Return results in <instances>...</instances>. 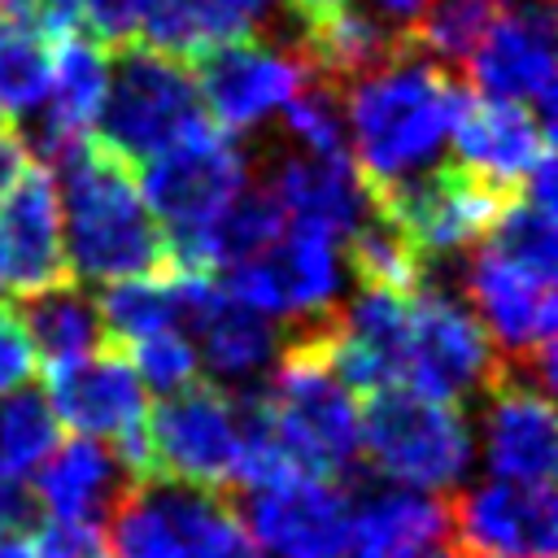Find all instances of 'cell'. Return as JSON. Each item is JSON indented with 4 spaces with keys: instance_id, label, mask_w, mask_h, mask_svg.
Masks as SVG:
<instances>
[{
    "instance_id": "cell-28",
    "label": "cell",
    "mask_w": 558,
    "mask_h": 558,
    "mask_svg": "<svg viewBox=\"0 0 558 558\" xmlns=\"http://www.w3.org/2000/svg\"><path fill=\"white\" fill-rule=\"evenodd\" d=\"M501 0H427L418 22L410 26V39L423 57H432L445 70H462L488 26L497 22Z\"/></svg>"
},
{
    "instance_id": "cell-29",
    "label": "cell",
    "mask_w": 558,
    "mask_h": 558,
    "mask_svg": "<svg viewBox=\"0 0 558 558\" xmlns=\"http://www.w3.org/2000/svg\"><path fill=\"white\" fill-rule=\"evenodd\" d=\"M131 349V371L140 375V384H144V392H161V397H170V392H183V388H192L196 379H201V362H196V349H192V340L174 327V331H157V336H144V340H135V344H126Z\"/></svg>"
},
{
    "instance_id": "cell-24",
    "label": "cell",
    "mask_w": 558,
    "mask_h": 558,
    "mask_svg": "<svg viewBox=\"0 0 558 558\" xmlns=\"http://www.w3.org/2000/svg\"><path fill=\"white\" fill-rule=\"evenodd\" d=\"M100 331L113 344H135L157 331H174L183 323V275L179 270H157V275H135L105 283L96 296Z\"/></svg>"
},
{
    "instance_id": "cell-26",
    "label": "cell",
    "mask_w": 558,
    "mask_h": 558,
    "mask_svg": "<svg viewBox=\"0 0 558 558\" xmlns=\"http://www.w3.org/2000/svg\"><path fill=\"white\" fill-rule=\"evenodd\" d=\"M61 445V423L44 397V388H13L0 392V475L26 480L44 466V458Z\"/></svg>"
},
{
    "instance_id": "cell-8",
    "label": "cell",
    "mask_w": 558,
    "mask_h": 558,
    "mask_svg": "<svg viewBox=\"0 0 558 558\" xmlns=\"http://www.w3.org/2000/svg\"><path fill=\"white\" fill-rule=\"evenodd\" d=\"M506 371V357L480 327V318L458 296L410 292V331H405V366L401 384L440 405H466L488 392V384Z\"/></svg>"
},
{
    "instance_id": "cell-4",
    "label": "cell",
    "mask_w": 558,
    "mask_h": 558,
    "mask_svg": "<svg viewBox=\"0 0 558 558\" xmlns=\"http://www.w3.org/2000/svg\"><path fill=\"white\" fill-rule=\"evenodd\" d=\"M135 183L166 235L170 270L201 275L205 231L248 183V153L222 126L201 122L192 135L148 157L144 170H135Z\"/></svg>"
},
{
    "instance_id": "cell-14",
    "label": "cell",
    "mask_w": 558,
    "mask_h": 558,
    "mask_svg": "<svg viewBox=\"0 0 558 558\" xmlns=\"http://www.w3.org/2000/svg\"><path fill=\"white\" fill-rule=\"evenodd\" d=\"M462 301L497 344V353L514 366H523L532 353L554 344V275L527 270L484 244L466 253V279H462Z\"/></svg>"
},
{
    "instance_id": "cell-9",
    "label": "cell",
    "mask_w": 558,
    "mask_h": 558,
    "mask_svg": "<svg viewBox=\"0 0 558 558\" xmlns=\"http://www.w3.org/2000/svg\"><path fill=\"white\" fill-rule=\"evenodd\" d=\"M144 432H148L153 475L209 493L231 488V471L240 453V414L231 388L196 379L192 388L161 397L144 414Z\"/></svg>"
},
{
    "instance_id": "cell-38",
    "label": "cell",
    "mask_w": 558,
    "mask_h": 558,
    "mask_svg": "<svg viewBox=\"0 0 558 558\" xmlns=\"http://www.w3.org/2000/svg\"><path fill=\"white\" fill-rule=\"evenodd\" d=\"M0 558H35V554H31V536L0 527Z\"/></svg>"
},
{
    "instance_id": "cell-13",
    "label": "cell",
    "mask_w": 558,
    "mask_h": 558,
    "mask_svg": "<svg viewBox=\"0 0 558 558\" xmlns=\"http://www.w3.org/2000/svg\"><path fill=\"white\" fill-rule=\"evenodd\" d=\"M449 541L475 558H554L558 501L554 484L480 480L449 501Z\"/></svg>"
},
{
    "instance_id": "cell-19",
    "label": "cell",
    "mask_w": 558,
    "mask_h": 558,
    "mask_svg": "<svg viewBox=\"0 0 558 558\" xmlns=\"http://www.w3.org/2000/svg\"><path fill=\"white\" fill-rule=\"evenodd\" d=\"M48 405L57 423L87 440H118L144 423L148 397L118 344H100L74 362L48 366Z\"/></svg>"
},
{
    "instance_id": "cell-21",
    "label": "cell",
    "mask_w": 558,
    "mask_h": 558,
    "mask_svg": "<svg viewBox=\"0 0 558 558\" xmlns=\"http://www.w3.org/2000/svg\"><path fill=\"white\" fill-rule=\"evenodd\" d=\"M0 257H4V288L13 296H31L70 279L57 192L44 166H26V174L0 201Z\"/></svg>"
},
{
    "instance_id": "cell-33",
    "label": "cell",
    "mask_w": 558,
    "mask_h": 558,
    "mask_svg": "<svg viewBox=\"0 0 558 558\" xmlns=\"http://www.w3.org/2000/svg\"><path fill=\"white\" fill-rule=\"evenodd\" d=\"M201 9L209 13V26L222 39L262 31V26H279L275 22V0H201Z\"/></svg>"
},
{
    "instance_id": "cell-1",
    "label": "cell",
    "mask_w": 558,
    "mask_h": 558,
    "mask_svg": "<svg viewBox=\"0 0 558 558\" xmlns=\"http://www.w3.org/2000/svg\"><path fill=\"white\" fill-rule=\"evenodd\" d=\"M57 183L61 248L74 283H118L135 275L170 270L166 235L148 214L135 170L105 144L74 140L44 166Z\"/></svg>"
},
{
    "instance_id": "cell-35",
    "label": "cell",
    "mask_w": 558,
    "mask_h": 558,
    "mask_svg": "<svg viewBox=\"0 0 558 558\" xmlns=\"http://www.w3.org/2000/svg\"><path fill=\"white\" fill-rule=\"evenodd\" d=\"M196 558H262V549L248 541V532L240 527V519L231 514L201 549H196Z\"/></svg>"
},
{
    "instance_id": "cell-32",
    "label": "cell",
    "mask_w": 558,
    "mask_h": 558,
    "mask_svg": "<svg viewBox=\"0 0 558 558\" xmlns=\"http://www.w3.org/2000/svg\"><path fill=\"white\" fill-rule=\"evenodd\" d=\"M39 357L17 323V310L13 305H0V392H13L22 384H31Z\"/></svg>"
},
{
    "instance_id": "cell-5",
    "label": "cell",
    "mask_w": 558,
    "mask_h": 558,
    "mask_svg": "<svg viewBox=\"0 0 558 558\" xmlns=\"http://www.w3.org/2000/svg\"><path fill=\"white\" fill-rule=\"evenodd\" d=\"M357 449L384 480L440 497L466 484L475 440L458 405L410 388H379L357 405Z\"/></svg>"
},
{
    "instance_id": "cell-20",
    "label": "cell",
    "mask_w": 558,
    "mask_h": 558,
    "mask_svg": "<svg viewBox=\"0 0 558 558\" xmlns=\"http://www.w3.org/2000/svg\"><path fill=\"white\" fill-rule=\"evenodd\" d=\"M349 501V558H414L440 541H449V501L436 493L375 484L366 471L353 480Z\"/></svg>"
},
{
    "instance_id": "cell-7",
    "label": "cell",
    "mask_w": 558,
    "mask_h": 558,
    "mask_svg": "<svg viewBox=\"0 0 558 558\" xmlns=\"http://www.w3.org/2000/svg\"><path fill=\"white\" fill-rule=\"evenodd\" d=\"M201 109H209L205 118L214 126H222L227 135H244L266 126L270 118H279V109L288 105V96L305 83L310 65L296 48V31L279 35V31H248L222 44H209L205 52H196L187 61Z\"/></svg>"
},
{
    "instance_id": "cell-41",
    "label": "cell",
    "mask_w": 558,
    "mask_h": 558,
    "mask_svg": "<svg viewBox=\"0 0 558 558\" xmlns=\"http://www.w3.org/2000/svg\"><path fill=\"white\" fill-rule=\"evenodd\" d=\"M458 558H475V554H458Z\"/></svg>"
},
{
    "instance_id": "cell-12",
    "label": "cell",
    "mask_w": 558,
    "mask_h": 558,
    "mask_svg": "<svg viewBox=\"0 0 558 558\" xmlns=\"http://www.w3.org/2000/svg\"><path fill=\"white\" fill-rule=\"evenodd\" d=\"M231 501L179 480H135L109 510V558H196L231 519Z\"/></svg>"
},
{
    "instance_id": "cell-16",
    "label": "cell",
    "mask_w": 558,
    "mask_h": 558,
    "mask_svg": "<svg viewBox=\"0 0 558 558\" xmlns=\"http://www.w3.org/2000/svg\"><path fill=\"white\" fill-rule=\"evenodd\" d=\"M235 519L270 558H344L349 497L331 480L292 475L283 484L244 493V510Z\"/></svg>"
},
{
    "instance_id": "cell-3",
    "label": "cell",
    "mask_w": 558,
    "mask_h": 558,
    "mask_svg": "<svg viewBox=\"0 0 558 558\" xmlns=\"http://www.w3.org/2000/svg\"><path fill=\"white\" fill-rule=\"evenodd\" d=\"M318 331H288L279 362L257 384L262 405L292 458L310 480L349 484L362 471L357 449V397L331 375Z\"/></svg>"
},
{
    "instance_id": "cell-25",
    "label": "cell",
    "mask_w": 558,
    "mask_h": 558,
    "mask_svg": "<svg viewBox=\"0 0 558 558\" xmlns=\"http://www.w3.org/2000/svg\"><path fill=\"white\" fill-rule=\"evenodd\" d=\"M52 44L44 31L0 17V122L22 126L48 96Z\"/></svg>"
},
{
    "instance_id": "cell-10",
    "label": "cell",
    "mask_w": 558,
    "mask_h": 558,
    "mask_svg": "<svg viewBox=\"0 0 558 558\" xmlns=\"http://www.w3.org/2000/svg\"><path fill=\"white\" fill-rule=\"evenodd\" d=\"M375 209L423 253H466L484 240L501 209V192L471 179L462 166H427L392 187L371 192Z\"/></svg>"
},
{
    "instance_id": "cell-11",
    "label": "cell",
    "mask_w": 558,
    "mask_h": 558,
    "mask_svg": "<svg viewBox=\"0 0 558 558\" xmlns=\"http://www.w3.org/2000/svg\"><path fill=\"white\" fill-rule=\"evenodd\" d=\"M462 70L484 100L523 105L554 126V0H501L497 22Z\"/></svg>"
},
{
    "instance_id": "cell-22",
    "label": "cell",
    "mask_w": 558,
    "mask_h": 558,
    "mask_svg": "<svg viewBox=\"0 0 558 558\" xmlns=\"http://www.w3.org/2000/svg\"><path fill=\"white\" fill-rule=\"evenodd\" d=\"M135 480L122 471V462L109 445L74 436L44 458V466L35 475V497H39V510H48L52 519L100 523V519H109V510L118 506V497Z\"/></svg>"
},
{
    "instance_id": "cell-18",
    "label": "cell",
    "mask_w": 558,
    "mask_h": 558,
    "mask_svg": "<svg viewBox=\"0 0 558 558\" xmlns=\"http://www.w3.org/2000/svg\"><path fill=\"white\" fill-rule=\"evenodd\" d=\"M549 131L554 126H545L523 105L462 96L458 118L449 126L453 157H458L453 166H462L484 187L514 196L527 183V174L541 166V157H549V140H554Z\"/></svg>"
},
{
    "instance_id": "cell-37",
    "label": "cell",
    "mask_w": 558,
    "mask_h": 558,
    "mask_svg": "<svg viewBox=\"0 0 558 558\" xmlns=\"http://www.w3.org/2000/svg\"><path fill=\"white\" fill-rule=\"evenodd\" d=\"M353 4H357L362 13H371L375 22H384V26L410 35V26L418 22V13H423L427 0H353Z\"/></svg>"
},
{
    "instance_id": "cell-39",
    "label": "cell",
    "mask_w": 558,
    "mask_h": 558,
    "mask_svg": "<svg viewBox=\"0 0 558 558\" xmlns=\"http://www.w3.org/2000/svg\"><path fill=\"white\" fill-rule=\"evenodd\" d=\"M414 558H458V549H453V541H440V545H432V549H423Z\"/></svg>"
},
{
    "instance_id": "cell-31",
    "label": "cell",
    "mask_w": 558,
    "mask_h": 558,
    "mask_svg": "<svg viewBox=\"0 0 558 558\" xmlns=\"http://www.w3.org/2000/svg\"><path fill=\"white\" fill-rule=\"evenodd\" d=\"M148 4L153 0H83L78 17L87 22V31H92V39L100 48H122V44L140 39Z\"/></svg>"
},
{
    "instance_id": "cell-15",
    "label": "cell",
    "mask_w": 558,
    "mask_h": 558,
    "mask_svg": "<svg viewBox=\"0 0 558 558\" xmlns=\"http://www.w3.org/2000/svg\"><path fill=\"white\" fill-rule=\"evenodd\" d=\"M183 323L192 327L196 362L209 366L214 379L240 388H257L283 353L288 331L235 301L214 275H183Z\"/></svg>"
},
{
    "instance_id": "cell-27",
    "label": "cell",
    "mask_w": 558,
    "mask_h": 558,
    "mask_svg": "<svg viewBox=\"0 0 558 558\" xmlns=\"http://www.w3.org/2000/svg\"><path fill=\"white\" fill-rule=\"evenodd\" d=\"M288 148L314 153V157H349V131H344V96L323 74H305V83L288 96L279 109V135Z\"/></svg>"
},
{
    "instance_id": "cell-23",
    "label": "cell",
    "mask_w": 558,
    "mask_h": 558,
    "mask_svg": "<svg viewBox=\"0 0 558 558\" xmlns=\"http://www.w3.org/2000/svg\"><path fill=\"white\" fill-rule=\"evenodd\" d=\"M17 323H22L35 357L48 366L74 362V357L100 349V340H105L96 301L74 279L52 283V288L31 292V296H17Z\"/></svg>"
},
{
    "instance_id": "cell-17",
    "label": "cell",
    "mask_w": 558,
    "mask_h": 558,
    "mask_svg": "<svg viewBox=\"0 0 558 558\" xmlns=\"http://www.w3.org/2000/svg\"><path fill=\"white\" fill-rule=\"evenodd\" d=\"M480 449L493 480L514 484H549L558 466V427L549 392H541L519 366L488 384L480 410Z\"/></svg>"
},
{
    "instance_id": "cell-36",
    "label": "cell",
    "mask_w": 558,
    "mask_h": 558,
    "mask_svg": "<svg viewBox=\"0 0 558 558\" xmlns=\"http://www.w3.org/2000/svg\"><path fill=\"white\" fill-rule=\"evenodd\" d=\"M26 166H31V153H26L22 135H17V126H4V122H0V201H4L9 187L26 174Z\"/></svg>"
},
{
    "instance_id": "cell-6",
    "label": "cell",
    "mask_w": 558,
    "mask_h": 558,
    "mask_svg": "<svg viewBox=\"0 0 558 558\" xmlns=\"http://www.w3.org/2000/svg\"><path fill=\"white\" fill-rule=\"evenodd\" d=\"M205 118L196 83L183 61L153 52L148 44H122L109 57V83L100 113L92 122V140L140 170L148 157L166 153L183 135H192Z\"/></svg>"
},
{
    "instance_id": "cell-34",
    "label": "cell",
    "mask_w": 558,
    "mask_h": 558,
    "mask_svg": "<svg viewBox=\"0 0 558 558\" xmlns=\"http://www.w3.org/2000/svg\"><path fill=\"white\" fill-rule=\"evenodd\" d=\"M78 9H83V0H0V17H17V22L44 31L48 39L74 35Z\"/></svg>"
},
{
    "instance_id": "cell-2",
    "label": "cell",
    "mask_w": 558,
    "mask_h": 558,
    "mask_svg": "<svg viewBox=\"0 0 558 558\" xmlns=\"http://www.w3.org/2000/svg\"><path fill=\"white\" fill-rule=\"evenodd\" d=\"M344 96V131L353 148V166L371 192L392 187L427 166H436L449 126L462 105V83L453 70L423 57L410 39V48L340 87Z\"/></svg>"
},
{
    "instance_id": "cell-40",
    "label": "cell",
    "mask_w": 558,
    "mask_h": 558,
    "mask_svg": "<svg viewBox=\"0 0 558 558\" xmlns=\"http://www.w3.org/2000/svg\"><path fill=\"white\" fill-rule=\"evenodd\" d=\"M0 292H4V257H0Z\"/></svg>"
},
{
    "instance_id": "cell-30",
    "label": "cell",
    "mask_w": 558,
    "mask_h": 558,
    "mask_svg": "<svg viewBox=\"0 0 558 558\" xmlns=\"http://www.w3.org/2000/svg\"><path fill=\"white\" fill-rule=\"evenodd\" d=\"M31 554L35 558H109V541L100 523L44 519L31 532Z\"/></svg>"
}]
</instances>
